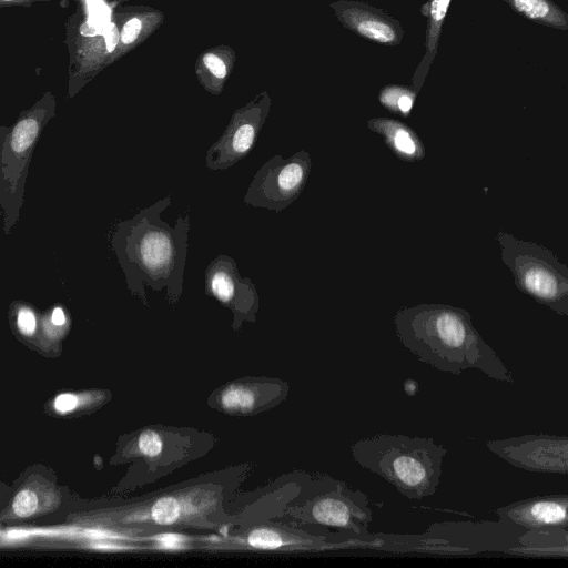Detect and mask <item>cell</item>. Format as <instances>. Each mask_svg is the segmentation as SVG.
<instances>
[{
  "instance_id": "obj_1",
  "label": "cell",
  "mask_w": 568,
  "mask_h": 568,
  "mask_svg": "<svg viewBox=\"0 0 568 568\" xmlns=\"http://www.w3.org/2000/svg\"><path fill=\"white\" fill-rule=\"evenodd\" d=\"M171 202L168 195L141 209L133 217L120 222L112 235V248L128 288L144 304H148L146 287L165 291L171 304L183 292L191 219L180 214L173 226L166 223L161 214Z\"/></svg>"
},
{
  "instance_id": "obj_2",
  "label": "cell",
  "mask_w": 568,
  "mask_h": 568,
  "mask_svg": "<svg viewBox=\"0 0 568 568\" xmlns=\"http://www.w3.org/2000/svg\"><path fill=\"white\" fill-rule=\"evenodd\" d=\"M394 326L403 346L438 371L460 375L475 368L491 379L515 382L463 307L440 303L405 306L396 312Z\"/></svg>"
},
{
  "instance_id": "obj_3",
  "label": "cell",
  "mask_w": 568,
  "mask_h": 568,
  "mask_svg": "<svg viewBox=\"0 0 568 568\" xmlns=\"http://www.w3.org/2000/svg\"><path fill=\"white\" fill-rule=\"evenodd\" d=\"M355 462L378 475L404 497L420 500L435 494L447 454L432 437L377 434L354 442Z\"/></svg>"
},
{
  "instance_id": "obj_4",
  "label": "cell",
  "mask_w": 568,
  "mask_h": 568,
  "mask_svg": "<svg viewBox=\"0 0 568 568\" xmlns=\"http://www.w3.org/2000/svg\"><path fill=\"white\" fill-rule=\"evenodd\" d=\"M500 257L518 290L558 315H568V267L549 248L499 231Z\"/></svg>"
},
{
  "instance_id": "obj_5",
  "label": "cell",
  "mask_w": 568,
  "mask_h": 568,
  "mask_svg": "<svg viewBox=\"0 0 568 568\" xmlns=\"http://www.w3.org/2000/svg\"><path fill=\"white\" fill-rule=\"evenodd\" d=\"M41 115L27 114L0 135V206L7 234L19 219L28 168L44 123Z\"/></svg>"
},
{
  "instance_id": "obj_6",
  "label": "cell",
  "mask_w": 568,
  "mask_h": 568,
  "mask_svg": "<svg viewBox=\"0 0 568 568\" xmlns=\"http://www.w3.org/2000/svg\"><path fill=\"white\" fill-rule=\"evenodd\" d=\"M524 527L499 519L486 523H435L422 534L430 541L432 552L476 554L503 551L510 554L519 546Z\"/></svg>"
},
{
  "instance_id": "obj_7",
  "label": "cell",
  "mask_w": 568,
  "mask_h": 568,
  "mask_svg": "<svg viewBox=\"0 0 568 568\" xmlns=\"http://www.w3.org/2000/svg\"><path fill=\"white\" fill-rule=\"evenodd\" d=\"M312 166L308 152L301 150L288 159L276 154L255 173L244 203L281 212L301 195Z\"/></svg>"
},
{
  "instance_id": "obj_8",
  "label": "cell",
  "mask_w": 568,
  "mask_h": 568,
  "mask_svg": "<svg viewBox=\"0 0 568 568\" xmlns=\"http://www.w3.org/2000/svg\"><path fill=\"white\" fill-rule=\"evenodd\" d=\"M487 448L514 467L536 473H568V437L552 434H527L490 439Z\"/></svg>"
},
{
  "instance_id": "obj_9",
  "label": "cell",
  "mask_w": 568,
  "mask_h": 568,
  "mask_svg": "<svg viewBox=\"0 0 568 568\" xmlns=\"http://www.w3.org/2000/svg\"><path fill=\"white\" fill-rule=\"evenodd\" d=\"M204 292L216 300L234 315L233 326L243 321H255L258 311V294L248 277H242L234 258L225 254L215 257L204 273Z\"/></svg>"
},
{
  "instance_id": "obj_10",
  "label": "cell",
  "mask_w": 568,
  "mask_h": 568,
  "mask_svg": "<svg viewBox=\"0 0 568 568\" xmlns=\"http://www.w3.org/2000/svg\"><path fill=\"white\" fill-rule=\"evenodd\" d=\"M308 514L317 524L343 529L349 534L366 535L373 520L368 496L359 489H351L337 483L317 497Z\"/></svg>"
},
{
  "instance_id": "obj_11",
  "label": "cell",
  "mask_w": 568,
  "mask_h": 568,
  "mask_svg": "<svg viewBox=\"0 0 568 568\" xmlns=\"http://www.w3.org/2000/svg\"><path fill=\"white\" fill-rule=\"evenodd\" d=\"M261 114H239L223 135L207 150L205 164L211 170H226L244 159L255 146L262 128Z\"/></svg>"
},
{
  "instance_id": "obj_12",
  "label": "cell",
  "mask_w": 568,
  "mask_h": 568,
  "mask_svg": "<svg viewBox=\"0 0 568 568\" xmlns=\"http://www.w3.org/2000/svg\"><path fill=\"white\" fill-rule=\"evenodd\" d=\"M568 496L546 495L521 499L499 507L496 514L499 519L507 520L525 529L561 527L568 529Z\"/></svg>"
},
{
  "instance_id": "obj_13",
  "label": "cell",
  "mask_w": 568,
  "mask_h": 568,
  "mask_svg": "<svg viewBox=\"0 0 568 568\" xmlns=\"http://www.w3.org/2000/svg\"><path fill=\"white\" fill-rule=\"evenodd\" d=\"M367 128L382 136L392 153L405 162H418L425 158V145L419 135L402 121L379 116L367 121Z\"/></svg>"
},
{
  "instance_id": "obj_14",
  "label": "cell",
  "mask_w": 568,
  "mask_h": 568,
  "mask_svg": "<svg viewBox=\"0 0 568 568\" xmlns=\"http://www.w3.org/2000/svg\"><path fill=\"white\" fill-rule=\"evenodd\" d=\"M345 19L351 29L371 41L395 45L402 40L403 32L398 22L365 4L349 8Z\"/></svg>"
},
{
  "instance_id": "obj_15",
  "label": "cell",
  "mask_w": 568,
  "mask_h": 568,
  "mask_svg": "<svg viewBox=\"0 0 568 568\" xmlns=\"http://www.w3.org/2000/svg\"><path fill=\"white\" fill-rule=\"evenodd\" d=\"M518 542L519 546L511 550V555L568 557V529L566 528L527 529L519 536Z\"/></svg>"
},
{
  "instance_id": "obj_16",
  "label": "cell",
  "mask_w": 568,
  "mask_h": 568,
  "mask_svg": "<svg viewBox=\"0 0 568 568\" xmlns=\"http://www.w3.org/2000/svg\"><path fill=\"white\" fill-rule=\"evenodd\" d=\"M516 12L536 22L566 30L567 16L551 0H505Z\"/></svg>"
},
{
  "instance_id": "obj_17",
  "label": "cell",
  "mask_w": 568,
  "mask_h": 568,
  "mask_svg": "<svg viewBox=\"0 0 568 568\" xmlns=\"http://www.w3.org/2000/svg\"><path fill=\"white\" fill-rule=\"evenodd\" d=\"M189 504L176 496L158 498L150 507L148 518L156 525H173L191 513Z\"/></svg>"
},
{
  "instance_id": "obj_18",
  "label": "cell",
  "mask_w": 568,
  "mask_h": 568,
  "mask_svg": "<svg viewBox=\"0 0 568 568\" xmlns=\"http://www.w3.org/2000/svg\"><path fill=\"white\" fill-rule=\"evenodd\" d=\"M257 392L248 384H231L220 394L222 408L230 413H244L251 410L257 403Z\"/></svg>"
},
{
  "instance_id": "obj_19",
  "label": "cell",
  "mask_w": 568,
  "mask_h": 568,
  "mask_svg": "<svg viewBox=\"0 0 568 568\" xmlns=\"http://www.w3.org/2000/svg\"><path fill=\"white\" fill-rule=\"evenodd\" d=\"M416 92L406 87L389 85L381 90L378 100L388 111L407 118L414 106Z\"/></svg>"
},
{
  "instance_id": "obj_20",
  "label": "cell",
  "mask_w": 568,
  "mask_h": 568,
  "mask_svg": "<svg viewBox=\"0 0 568 568\" xmlns=\"http://www.w3.org/2000/svg\"><path fill=\"white\" fill-rule=\"evenodd\" d=\"M246 542L251 547L262 550H275L290 544L278 531L265 527L252 530Z\"/></svg>"
},
{
  "instance_id": "obj_21",
  "label": "cell",
  "mask_w": 568,
  "mask_h": 568,
  "mask_svg": "<svg viewBox=\"0 0 568 568\" xmlns=\"http://www.w3.org/2000/svg\"><path fill=\"white\" fill-rule=\"evenodd\" d=\"M450 0H432L430 2V23L428 36V49L436 47L442 22L446 16Z\"/></svg>"
},
{
  "instance_id": "obj_22",
  "label": "cell",
  "mask_w": 568,
  "mask_h": 568,
  "mask_svg": "<svg viewBox=\"0 0 568 568\" xmlns=\"http://www.w3.org/2000/svg\"><path fill=\"white\" fill-rule=\"evenodd\" d=\"M163 444V439L158 432L146 429L140 434L136 446L142 456L155 458L162 454Z\"/></svg>"
},
{
  "instance_id": "obj_23",
  "label": "cell",
  "mask_w": 568,
  "mask_h": 568,
  "mask_svg": "<svg viewBox=\"0 0 568 568\" xmlns=\"http://www.w3.org/2000/svg\"><path fill=\"white\" fill-rule=\"evenodd\" d=\"M38 508V497L30 489L19 491L12 503V509L18 517L26 518L32 516Z\"/></svg>"
},
{
  "instance_id": "obj_24",
  "label": "cell",
  "mask_w": 568,
  "mask_h": 568,
  "mask_svg": "<svg viewBox=\"0 0 568 568\" xmlns=\"http://www.w3.org/2000/svg\"><path fill=\"white\" fill-rule=\"evenodd\" d=\"M154 546L161 550L178 551L187 547L190 539L176 532H162L152 538Z\"/></svg>"
},
{
  "instance_id": "obj_25",
  "label": "cell",
  "mask_w": 568,
  "mask_h": 568,
  "mask_svg": "<svg viewBox=\"0 0 568 568\" xmlns=\"http://www.w3.org/2000/svg\"><path fill=\"white\" fill-rule=\"evenodd\" d=\"M17 326L21 334L30 336L36 332L37 317L29 307H21L17 313Z\"/></svg>"
},
{
  "instance_id": "obj_26",
  "label": "cell",
  "mask_w": 568,
  "mask_h": 568,
  "mask_svg": "<svg viewBox=\"0 0 568 568\" xmlns=\"http://www.w3.org/2000/svg\"><path fill=\"white\" fill-rule=\"evenodd\" d=\"M78 405V396L71 393L60 394L54 399V409L60 414H67L74 410Z\"/></svg>"
},
{
  "instance_id": "obj_27",
  "label": "cell",
  "mask_w": 568,
  "mask_h": 568,
  "mask_svg": "<svg viewBox=\"0 0 568 568\" xmlns=\"http://www.w3.org/2000/svg\"><path fill=\"white\" fill-rule=\"evenodd\" d=\"M205 67L219 79L226 75V67L224 62L215 54L209 53L203 58Z\"/></svg>"
},
{
  "instance_id": "obj_28",
  "label": "cell",
  "mask_w": 568,
  "mask_h": 568,
  "mask_svg": "<svg viewBox=\"0 0 568 568\" xmlns=\"http://www.w3.org/2000/svg\"><path fill=\"white\" fill-rule=\"evenodd\" d=\"M141 27L142 23L139 19L134 18L129 20L123 27L121 41L125 44L133 42L139 36Z\"/></svg>"
},
{
  "instance_id": "obj_29",
  "label": "cell",
  "mask_w": 568,
  "mask_h": 568,
  "mask_svg": "<svg viewBox=\"0 0 568 568\" xmlns=\"http://www.w3.org/2000/svg\"><path fill=\"white\" fill-rule=\"evenodd\" d=\"M104 39H105L108 51H110V52L113 51L118 44L119 39H120V34H119V31H118L115 24L110 23L105 28Z\"/></svg>"
},
{
  "instance_id": "obj_30",
  "label": "cell",
  "mask_w": 568,
  "mask_h": 568,
  "mask_svg": "<svg viewBox=\"0 0 568 568\" xmlns=\"http://www.w3.org/2000/svg\"><path fill=\"white\" fill-rule=\"evenodd\" d=\"M65 314H64V311L63 308L61 307H55L53 311H52V314H51V322L52 324H54L55 326H62L65 324Z\"/></svg>"
},
{
  "instance_id": "obj_31",
  "label": "cell",
  "mask_w": 568,
  "mask_h": 568,
  "mask_svg": "<svg viewBox=\"0 0 568 568\" xmlns=\"http://www.w3.org/2000/svg\"><path fill=\"white\" fill-rule=\"evenodd\" d=\"M404 389L408 396H414L418 390V384L416 381L408 378L404 383Z\"/></svg>"
},
{
  "instance_id": "obj_32",
  "label": "cell",
  "mask_w": 568,
  "mask_h": 568,
  "mask_svg": "<svg viewBox=\"0 0 568 568\" xmlns=\"http://www.w3.org/2000/svg\"><path fill=\"white\" fill-rule=\"evenodd\" d=\"M3 1H13V0H3Z\"/></svg>"
}]
</instances>
